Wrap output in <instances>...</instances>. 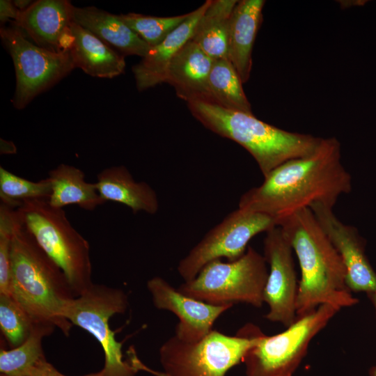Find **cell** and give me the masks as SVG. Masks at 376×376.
<instances>
[{
    "instance_id": "1",
    "label": "cell",
    "mask_w": 376,
    "mask_h": 376,
    "mask_svg": "<svg viewBox=\"0 0 376 376\" xmlns=\"http://www.w3.org/2000/svg\"><path fill=\"white\" fill-rule=\"evenodd\" d=\"M352 187V177L341 162L340 142L336 137L322 138L311 154L288 160L264 176L260 186L242 195L238 207L278 221L315 203L334 207Z\"/></svg>"
},
{
    "instance_id": "2",
    "label": "cell",
    "mask_w": 376,
    "mask_h": 376,
    "mask_svg": "<svg viewBox=\"0 0 376 376\" xmlns=\"http://www.w3.org/2000/svg\"><path fill=\"white\" fill-rule=\"evenodd\" d=\"M295 251L301 269L297 315L301 316L322 304L339 308L356 305L346 282L342 260L309 207L297 210L277 221Z\"/></svg>"
},
{
    "instance_id": "3",
    "label": "cell",
    "mask_w": 376,
    "mask_h": 376,
    "mask_svg": "<svg viewBox=\"0 0 376 376\" xmlns=\"http://www.w3.org/2000/svg\"><path fill=\"white\" fill-rule=\"evenodd\" d=\"M17 213L11 246L12 296L35 322L52 323L69 336L72 324L62 313L76 296L62 269L38 245Z\"/></svg>"
},
{
    "instance_id": "4",
    "label": "cell",
    "mask_w": 376,
    "mask_h": 376,
    "mask_svg": "<svg viewBox=\"0 0 376 376\" xmlns=\"http://www.w3.org/2000/svg\"><path fill=\"white\" fill-rule=\"evenodd\" d=\"M187 104L192 115L205 127L245 148L263 176L288 160L311 154L322 139L280 129L252 113L228 109L213 102L198 100Z\"/></svg>"
},
{
    "instance_id": "5",
    "label": "cell",
    "mask_w": 376,
    "mask_h": 376,
    "mask_svg": "<svg viewBox=\"0 0 376 376\" xmlns=\"http://www.w3.org/2000/svg\"><path fill=\"white\" fill-rule=\"evenodd\" d=\"M261 329L247 323L235 336L212 330L201 340L189 343L173 336L159 348V360L164 372L145 366L131 347L129 361L139 372L143 370L155 376H225L239 364L255 343Z\"/></svg>"
},
{
    "instance_id": "6",
    "label": "cell",
    "mask_w": 376,
    "mask_h": 376,
    "mask_svg": "<svg viewBox=\"0 0 376 376\" xmlns=\"http://www.w3.org/2000/svg\"><path fill=\"white\" fill-rule=\"evenodd\" d=\"M17 210L38 245L62 269L75 295L84 293L93 284L90 246L63 208L34 199L24 201Z\"/></svg>"
},
{
    "instance_id": "7",
    "label": "cell",
    "mask_w": 376,
    "mask_h": 376,
    "mask_svg": "<svg viewBox=\"0 0 376 376\" xmlns=\"http://www.w3.org/2000/svg\"><path fill=\"white\" fill-rule=\"evenodd\" d=\"M267 262L251 246L239 259L224 263L216 259L206 264L197 276L177 289L180 292L214 305L246 303L260 308L269 271Z\"/></svg>"
},
{
    "instance_id": "8",
    "label": "cell",
    "mask_w": 376,
    "mask_h": 376,
    "mask_svg": "<svg viewBox=\"0 0 376 376\" xmlns=\"http://www.w3.org/2000/svg\"><path fill=\"white\" fill-rule=\"evenodd\" d=\"M340 308L322 304L301 316L278 334L263 331L247 351L242 361L246 376H292L313 338L322 331Z\"/></svg>"
},
{
    "instance_id": "9",
    "label": "cell",
    "mask_w": 376,
    "mask_h": 376,
    "mask_svg": "<svg viewBox=\"0 0 376 376\" xmlns=\"http://www.w3.org/2000/svg\"><path fill=\"white\" fill-rule=\"evenodd\" d=\"M128 307L126 293L116 288L93 283L84 293L67 302L62 316L90 333L101 345L104 364L103 376H135L138 371L123 359L122 344L110 329L109 319L124 313Z\"/></svg>"
},
{
    "instance_id": "10",
    "label": "cell",
    "mask_w": 376,
    "mask_h": 376,
    "mask_svg": "<svg viewBox=\"0 0 376 376\" xmlns=\"http://www.w3.org/2000/svg\"><path fill=\"white\" fill-rule=\"evenodd\" d=\"M0 37L15 67L16 87L12 103L17 109L24 108L75 68L70 52L42 48L14 25L1 27Z\"/></svg>"
},
{
    "instance_id": "11",
    "label": "cell",
    "mask_w": 376,
    "mask_h": 376,
    "mask_svg": "<svg viewBox=\"0 0 376 376\" xmlns=\"http://www.w3.org/2000/svg\"><path fill=\"white\" fill-rule=\"evenodd\" d=\"M277 226L276 220L263 213L237 208L212 228L178 266L185 281L194 279L208 263L225 258L234 261L246 251L256 235Z\"/></svg>"
},
{
    "instance_id": "12",
    "label": "cell",
    "mask_w": 376,
    "mask_h": 376,
    "mask_svg": "<svg viewBox=\"0 0 376 376\" xmlns=\"http://www.w3.org/2000/svg\"><path fill=\"white\" fill-rule=\"evenodd\" d=\"M263 256L269 265L263 295L269 311L265 318L288 327L297 319L299 283L292 249L280 227L276 226L266 233Z\"/></svg>"
},
{
    "instance_id": "13",
    "label": "cell",
    "mask_w": 376,
    "mask_h": 376,
    "mask_svg": "<svg viewBox=\"0 0 376 376\" xmlns=\"http://www.w3.org/2000/svg\"><path fill=\"white\" fill-rule=\"evenodd\" d=\"M340 256L352 292H376V272L365 253L366 241L353 226L343 223L333 207L315 203L309 207Z\"/></svg>"
},
{
    "instance_id": "14",
    "label": "cell",
    "mask_w": 376,
    "mask_h": 376,
    "mask_svg": "<svg viewBox=\"0 0 376 376\" xmlns=\"http://www.w3.org/2000/svg\"><path fill=\"white\" fill-rule=\"evenodd\" d=\"M154 306L173 313L179 319L175 327L178 339L197 342L212 331L217 318L233 305H214L187 296L166 280L155 276L147 282Z\"/></svg>"
},
{
    "instance_id": "15",
    "label": "cell",
    "mask_w": 376,
    "mask_h": 376,
    "mask_svg": "<svg viewBox=\"0 0 376 376\" xmlns=\"http://www.w3.org/2000/svg\"><path fill=\"white\" fill-rule=\"evenodd\" d=\"M72 7L67 0H38L19 11L13 24L42 48L54 52H70Z\"/></svg>"
},
{
    "instance_id": "16",
    "label": "cell",
    "mask_w": 376,
    "mask_h": 376,
    "mask_svg": "<svg viewBox=\"0 0 376 376\" xmlns=\"http://www.w3.org/2000/svg\"><path fill=\"white\" fill-rule=\"evenodd\" d=\"M207 0L190 13L189 17L172 31L161 43L151 47L141 61L132 68L139 91L166 82L169 66L180 49L189 41L196 26L209 6Z\"/></svg>"
},
{
    "instance_id": "17",
    "label": "cell",
    "mask_w": 376,
    "mask_h": 376,
    "mask_svg": "<svg viewBox=\"0 0 376 376\" xmlns=\"http://www.w3.org/2000/svg\"><path fill=\"white\" fill-rule=\"evenodd\" d=\"M213 61L190 40L171 61L166 82L187 102L198 100L212 102L208 79Z\"/></svg>"
},
{
    "instance_id": "18",
    "label": "cell",
    "mask_w": 376,
    "mask_h": 376,
    "mask_svg": "<svg viewBox=\"0 0 376 376\" xmlns=\"http://www.w3.org/2000/svg\"><path fill=\"white\" fill-rule=\"evenodd\" d=\"M264 0H241L230 21L228 59L246 83L252 68V49L263 19Z\"/></svg>"
},
{
    "instance_id": "19",
    "label": "cell",
    "mask_w": 376,
    "mask_h": 376,
    "mask_svg": "<svg viewBox=\"0 0 376 376\" xmlns=\"http://www.w3.org/2000/svg\"><path fill=\"white\" fill-rule=\"evenodd\" d=\"M73 22L88 30L122 55L144 57L150 46L119 17L94 6L72 7Z\"/></svg>"
},
{
    "instance_id": "20",
    "label": "cell",
    "mask_w": 376,
    "mask_h": 376,
    "mask_svg": "<svg viewBox=\"0 0 376 376\" xmlns=\"http://www.w3.org/2000/svg\"><path fill=\"white\" fill-rule=\"evenodd\" d=\"M71 33L72 42L70 53L75 68L99 78L111 79L123 73L125 68L123 55L74 22Z\"/></svg>"
},
{
    "instance_id": "21",
    "label": "cell",
    "mask_w": 376,
    "mask_h": 376,
    "mask_svg": "<svg viewBox=\"0 0 376 376\" xmlns=\"http://www.w3.org/2000/svg\"><path fill=\"white\" fill-rule=\"evenodd\" d=\"M97 189L107 201H114L130 207L134 213L145 212L154 214L159 209L155 190L145 182H136L123 165L102 170L97 175Z\"/></svg>"
},
{
    "instance_id": "22",
    "label": "cell",
    "mask_w": 376,
    "mask_h": 376,
    "mask_svg": "<svg viewBox=\"0 0 376 376\" xmlns=\"http://www.w3.org/2000/svg\"><path fill=\"white\" fill-rule=\"evenodd\" d=\"M47 178L52 185L48 201L53 207L63 208L77 205L91 211L106 203L100 195L95 182H86L84 172L75 166L61 164L49 172Z\"/></svg>"
},
{
    "instance_id": "23",
    "label": "cell",
    "mask_w": 376,
    "mask_h": 376,
    "mask_svg": "<svg viewBox=\"0 0 376 376\" xmlns=\"http://www.w3.org/2000/svg\"><path fill=\"white\" fill-rule=\"evenodd\" d=\"M237 0H211L191 39L213 59L227 58L230 17Z\"/></svg>"
},
{
    "instance_id": "24",
    "label": "cell",
    "mask_w": 376,
    "mask_h": 376,
    "mask_svg": "<svg viewBox=\"0 0 376 376\" xmlns=\"http://www.w3.org/2000/svg\"><path fill=\"white\" fill-rule=\"evenodd\" d=\"M56 326L43 321L34 322L28 338L20 345L0 351V373L10 376H30L36 363L45 357L42 340Z\"/></svg>"
},
{
    "instance_id": "25",
    "label": "cell",
    "mask_w": 376,
    "mask_h": 376,
    "mask_svg": "<svg viewBox=\"0 0 376 376\" xmlns=\"http://www.w3.org/2000/svg\"><path fill=\"white\" fill-rule=\"evenodd\" d=\"M242 84L228 59H214L208 79L212 102L228 109L252 113Z\"/></svg>"
},
{
    "instance_id": "26",
    "label": "cell",
    "mask_w": 376,
    "mask_h": 376,
    "mask_svg": "<svg viewBox=\"0 0 376 376\" xmlns=\"http://www.w3.org/2000/svg\"><path fill=\"white\" fill-rule=\"evenodd\" d=\"M52 193L48 178L38 182L21 178L0 166L1 203L17 209L27 200H49Z\"/></svg>"
},
{
    "instance_id": "27",
    "label": "cell",
    "mask_w": 376,
    "mask_h": 376,
    "mask_svg": "<svg viewBox=\"0 0 376 376\" xmlns=\"http://www.w3.org/2000/svg\"><path fill=\"white\" fill-rule=\"evenodd\" d=\"M190 15V13L173 17H155L130 13L120 18L150 47L161 43Z\"/></svg>"
},
{
    "instance_id": "28",
    "label": "cell",
    "mask_w": 376,
    "mask_h": 376,
    "mask_svg": "<svg viewBox=\"0 0 376 376\" xmlns=\"http://www.w3.org/2000/svg\"><path fill=\"white\" fill-rule=\"evenodd\" d=\"M34 322L13 296L0 294V328L11 348L28 338Z\"/></svg>"
},
{
    "instance_id": "29",
    "label": "cell",
    "mask_w": 376,
    "mask_h": 376,
    "mask_svg": "<svg viewBox=\"0 0 376 376\" xmlns=\"http://www.w3.org/2000/svg\"><path fill=\"white\" fill-rule=\"evenodd\" d=\"M17 209L0 204V294L12 296L11 246Z\"/></svg>"
},
{
    "instance_id": "30",
    "label": "cell",
    "mask_w": 376,
    "mask_h": 376,
    "mask_svg": "<svg viewBox=\"0 0 376 376\" xmlns=\"http://www.w3.org/2000/svg\"><path fill=\"white\" fill-rule=\"evenodd\" d=\"M30 376H67L59 372L45 357L42 358L35 366ZM83 376H103L101 371Z\"/></svg>"
},
{
    "instance_id": "31",
    "label": "cell",
    "mask_w": 376,
    "mask_h": 376,
    "mask_svg": "<svg viewBox=\"0 0 376 376\" xmlns=\"http://www.w3.org/2000/svg\"><path fill=\"white\" fill-rule=\"evenodd\" d=\"M19 10L11 1H0V20L1 24L9 21L10 19L15 21L19 14Z\"/></svg>"
},
{
    "instance_id": "32",
    "label": "cell",
    "mask_w": 376,
    "mask_h": 376,
    "mask_svg": "<svg viewBox=\"0 0 376 376\" xmlns=\"http://www.w3.org/2000/svg\"><path fill=\"white\" fill-rule=\"evenodd\" d=\"M16 152V147L11 141L1 139V153L12 154Z\"/></svg>"
},
{
    "instance_id": "33",
    "label": "cell",
    "mask_w": 376,
    "mask_h": 376,
    "mask_svg": "<svg viewBox=\"0 0 376 376\" xmlns=\"http://www.w3.org/2000/svg\"><path fill=\"white\" fill-rule=\"evenodd\" d=\"M13 2L19 11L26 10L33 3L30 0H15Z\"/></svg>"
},
{
    "instance_id": "34",
    "label": "cell",
    "mask_w": 376,
    "mask_h": 376,
    "mask_svg": "<svg viewBox=\"0 0 376 376\" xmlns=\"http://www.w3.org/2000/svg\"><path fill=\"white\" fill-rule=\"evenodd\" d=\"M367 297L373 304L376 312V292L367 293Z\"/></svg>"
},
{
    "instance_id": "35",
    "label": "cell",
    "mask_w": 376,
    "mask_h": 376,
    "mask_svg": "<svg viewBox=\"0 0 376 376\" xmlns=\"http://www.w3.org/2000/svg\"><path fill=\"white\" fill-rule=\"evenodd\" d=\"M370 376H376V366H373L369 370Z\"/></svg>"
},
{
    "instance_id": "36",
    "label": "cell",
    "mask_w": 376,
    "mask_h": 376,
    "mask_svg": "<svg viewBox=\"0 0 376 376\" xmlns=\"http://www.w3.org/2000/svg\"><path fill=\"white\" fill-rule=\"evenodd\" d=\"M0 376H10V375H5V374L1 373V374H0Z\"/></svg>"
}]
</instances>
